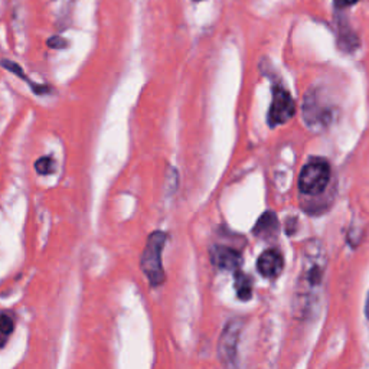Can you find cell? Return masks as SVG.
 I'll use <instances>...</instances> for the list:
<instances>
[{
    "label": "cell",
    "mask_w": 369,
    "mask_h": 369,
    "mask_svg": "<svg viewBox=\"0 0 369 369\" xmlns=\"http://www.w3.org/2000/svg\"><path fill=\"white\" fill-rule=\"evenodd\" d=\"M327 257L320 241L314 240L306 244L302 255V270L297 281L296 307L300 311H307L320 296L325 283Z\"/></svg>",
    "instance_id": "6da1fadb"
},
{
    "label": "cell",
    "mask_w": 369,
    "mask_h": 369,
    "mask_svg": "<svg viewBox=\"0 0 369 369\" xmlns=\"http://www.w3.org/2000/svg\"><path fill=\"white\" fill-rule=\"evenodd\" d=\"M331 166L325 159H310L298 176V189L305 195H319L329 185Z\"/></svg>",
    "instance_id": "7a4b0ae2"
},
{
    "label": "cell",
    "mask_w": 369,
    "mask_h": 369,
    "mask_svg": "<svg viewBox=\"0 0 369 369\" xmlns=\"http://www.w3.org/2000/svg\"><path fill=\"white\" fill-rule=\"evenodd\" d=\"M166 244V236L163 232H153L149 237L142 255V270L153 285L165 281V272L162 267V251Z\"/></svg>",
    "instance_id": "3957f363"
},
{
    "label": "cell",
    "mask_w": 369,
    "mask_h": 369,
    "mask_svg": "<svg viewBox=\"0 0 369 369\" xmlns=\"http://www.w3.org/2000/svg\"><path fill=\"white\" fill-rule=\"evenodd\" d=\"M296 113V103L290 92L281 84L272 86V100L268 110V125L271 127L281 126Z\"/></svg>",
    "instance_id": "277c9868"
},
{
    "label": "cell",
    "mask_w": 369,
    "mask_h": 369,
    "mask_svg": "<svg viewBox=\"0 0 369 369\" xmlns=\"http://www.w3.org/2000/svg\"><path fill=\"white\" fill-rule=\"evenodd\" d=\"M242 325L240 320H231L220 339V358L228 369H234L237 365V351L240 344Z\"/></svg>",
    "instance_id": "5b68a950"
},
{
    "label": "cell",
    "mask_w": 369,
    "mask_h": 369,
    "mask_svg": "<svg viewBox=\"0 0 369 369\" xmlns=\"http://www.w3.org/2000/svg\"><path fill=\"white\" fill-rule=\"evenodd\" d=\"M283 255L277 250H267L258 257L257 268L259 275L267 279H276L283 271Z\"/></svg>",
    "instance_id": "8992f818"
},
{
    "label": "cell",
    "mask_w": 369,
    "mask_h": 369,
    "mask_svg": "<svg viewBox=\"0 0 369 369\" xmlns=\"http://www.w3.org/2000/svg\"><path fill=\"white\" fill-rule=\"evenodd\" d=\"M211 258L216 267L224 270L237 271L242 263L241 254L228 247H214L211 251Z\"/></svg>",
    "instance_id": "52a82bcc"
},
{
    "label": "cell",
    "mask_w": 369,
    "mask_h": 369,
    "mask_svg": "<svg viewBox=\"0 0 369 369\" xmlns=\"http://www.w3.org/2000/svg\"><path fill=\"white\" fill-rule=\"evenodd\" d=\"M279 229V221L276 215L272 212H266L262 218H259L255 228H254V234L259 237H271L275 236Z\"/></svg>",
    "instance_id": "ba28073f"
},
{
    "label": "cell",
    "mask_w": 369,
    "mask_h": 369,
    "mask_svg": "<svg viewBox=\"0 0 369 369\" xmlns=\"http://www.w3.org/2000/svg\"><path fill=\"white\" fill-rule=\"evenodd\" d=\"M236 289L241 300H250L253 294V283L249 276H245L241 271H236Z\"/></svg>",
    "instance_id": "9c48e42d"
},
{
    "label": "cell",
    "mask_w": 369,
    "mask_h": 369,
    "mask_svg": "<svg viewBox=\"0 0 369 369\" xmlns=\"http://www.w3.org/2000/svg\"><path fill=\"white\" fill-rule=\"evenodd\" d=\"M13 327H15V322H13L9 314L0 313V340H2V344L13 332Z\"/></svg>",
    "instance_id": "30bf717a"
},
{
    "label": "cell",
    "mask_w": 369,
    "mask_h": 369,
    "mask_svg": "<svg viewBox=\"0 0 369 369\" xmlns=\"http://www.w3.org/2000/svg\"><path fill=\"white\" fill-rule=\"evenodd\" d=\"M53 165H55V163H53L52 157H40L36 162L35 168H36L38 173H40V175H49L53 172Z\"/></svg>",
    "instance_id": "8fae6325"
},
{
    "label": "cell",
    "mask_w": 369,
    "mask_h": 369,
    "mask_svg": "<svg viewBox=\"0 0 369 369\" xmlns=\"http://www.w3.org/2000/svg\"><path fill=\"white\" fill-rule=\"evenodd\" d=\"M2 65L6 68V70H9L10 73H13V74H16V75H19L21 78H23L25 81H26V83H31V79H28V78H26V75L23 74V71H22V68L18 65V64H15V62H12V61H2Z\"/></svg>",
    "instance_id": "7c38bea8"
},
{
    "label": "cell",
    "mask_w": 369,
    "mask_h": 369,
    "mask_svg": "<svg viewBox=\"0 0 369 369\" xmlns=\"http://www.w3.org/2000/svg\"><path fill=\"white\" fill-rule=\"evenodd\" d=\"M66 45H68V42H66V40L64 38H61V36H53V38H51L48 40V47L49 48L61 49V48H66Z\"/></svg>",
    "instance_id": "4fadbf2b"
},
{
    "label": "cell",
    "mask_w": 369,
    "mask_h": 369,
    "mask_svg": "<svg viewBox=\"0 0 369 369\" xmlns=\"http://www.w3.org/2000/svg\"><path fill=\"white\" fill-rule=\"evenodd\" d=\"M359 0H335V6L338 9H344V8H349L355 3H358Z\"/></svg>",
    "instance_id": "5bb4252c"
},
{
    "label": "cell",
    "mask_w": 369,
    "mask_h": 369,
    "mask_svg": "<svg viewBox=\"0 0 369 369\" xmlns=\"http://www.w3.org/2000/svg\"><path fill=\"white\" fill-rule=\"evenodd\" d=\"M365 313H366V316H368V319H369V293H368L366 303H365Z\"/></svg>",
    "instance_id": "9a60e30c"
}]
</instances>
